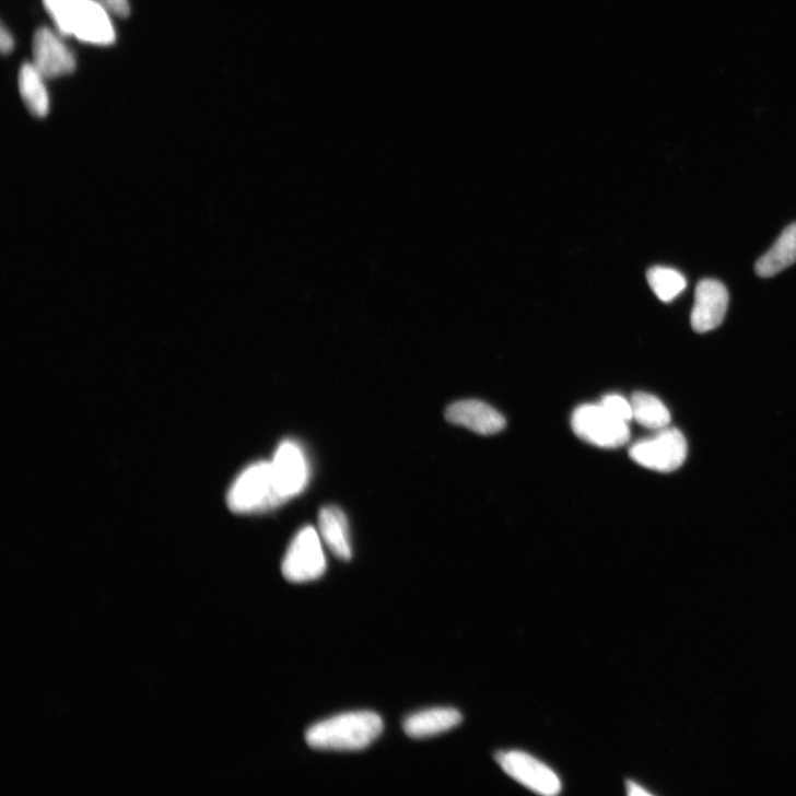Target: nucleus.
I'll return each instance as SVG.
<instances>
[{
    "label": "nucleus",
    "instance_id": "2",
    "mask_svg": "<svg viewBox=\"0 0 796 796\" xmlns=\"http://www.w3.org/2000/svg\"><path fill=\"white\" fill-rule=\"evenodd\" d=\"M271 463L258 461L246 468L227 494V505L236 514H258L282 505Z\"/></svg>",
    "mask_w": 796,
    "mask_h": 796
},
{
    "label": "nucleus",
    "instance_id": "12",
    "mask_svg": "<svg viewBox=\"0 0 796 796\" xmlns=\"http://www.w3.org/2000/svg\"><path fill=\"white\" fill-rule=\"evenodd\" d=\"M463 721L461 714L453 709H435L409 717L403 725L406 734L423 739L449 731Z\"/></svg>",
    "mask_w": 796,
    "mask_h": 796
},
{
    "label": "nucleus",
    "instance_id": "14",
    "mask_svg": "<svg viewBox=\"0 0 796 796\" xmlns=\"http://www.w3.org/2000/svg\"><path fill=\"white\" fill-rule=\"evenodd\" d=\"M796 262V223L786 227L775 244L756 264L761 278H770Z\"/></svg>",
    "mask_w": 796,
    "mask_h": 796
},
{
    "label": "nucleus",
    "instance_id": "15",
    "mask_svg": "<svg viewBox=\"0 0 796 796\" xmlns=\"http://www.w3.org/2000/svg\"><path fill=\"white\" fill-rule=\"evenodd\" d=\"M44 75L34 65H23L20 72V91L24 103L33 116L45 118L49 112V96Z\"/></svg>",
    "mask_w": 796,
    "mask_h": 796
},
{
    "label": "nucleus",
    "instance_id": "19",
    "mask_svg": "<svg viewBox=\"0 0 796 796\" xmlns=\"http://www.w3.org/2000/svg\"><path fill=\"white\" fill-rule=\"evenodd\" d=\"M607 412L620 421L630 423L633 420L631 401L619 394H610L602 398L599 403Z\"/></svg>",
    "mask_w": 796,
    "mask_h": 796
},
{
    "label": "nucleus",
    "instance_id": "13",
    "mask_svg": "<svg viewBox=\"0 0 796 796\" xmlns=\"http://www.w3.org/2000/svg\"><path fill=\"white\" fill-rule=\"evenodd\" d=\"M319 528L323 539L332 553L343 561L351 560L350 529L346 514L336 506L323 508L319 515Z\"/></svg>",
    "mask_w": 796,
    "mask_h": 796
},
{
    "label": "nucleus",
    "instance_id": "17",
    "mask_svg": "<svg viewBox=\"0 0 796 796\" xmlns=\"http://www.w3.org/2000/svg\"><path fill=\"white\" fill-rule=\"evenodd\" d=\"M648 283L663 303H670L687 286V280L681 272L668 267H653L647 272Z\"/></svg>",
    "mask_w": 796,
    "mask_h": 796
},
{
    "label": "nucleus",
    "instance_id": "21",
    "mask_svg": "<svg viewBox=\"0 0 796 796\" xmlns=\"http://www.w3.org/2000/svg\"><path fill=\"white\" fill-rule=\"evenodd\" d=\"M0 48H2L3 54H10L14 48V39L4 26L0 32Z\"/></svg>",
    "mask_w": 796,
    "mask_h": 796
},
{
    "label": "nucleus",
    "instance_id": "4",
    "mask_svg": "<svg viewBox=\"0 0 796 796\" xmlns=\"http://www.w3.org/2000/svg\"><path fill=\"white\" fill-rule=\"evenodd\" d=\"M281 570L285 580L292 583L315 581L324 575L327 561L315 528L306 527L296 534L284 555Z\"/></svg>",
    "mask_w": 796,
    "mask_h": 796
},
{
    "label": "nucleus",
    "instance_id": "6",
    "mask_svg": "<svg viewBox=\"0 0 796 796\" xmlns=\"http://www.w3.org/2000/svg\"><path fill=\"white\" fill-rule=\"evenodd\" d=\"M274 481L284 502L301 493L308 484L311 469L302 446L284 441L277 448L271 461Z\"/></svg>",
    "mask_w": 796,
    "mask_h": 796
},
{
    "label": "nucleus",
    "instance_id": "9",
    "mask_svg": "<svg viewBox=\"0 0 796 796\" xmlns=\"http://www.w3.org/2000/svg\"><path fill=\"white\" fill-rule=\"evenodd\" d=\"M70 35L81 42L103 46L113 44L116 38L107 9L93 0H83L77 10Z\"/></svg>",
    "mask_w": 796,
    "mask_h": 796
},
{
    "label": "nucleus",
    "instance_id": "16",
    "mask_svg": "<svg viewBox=\"0 0 796 796\" xmlns=\"http://www.w3.org/2000/svg\"><path fill=\"white\" fill-rule=\"evenodd\" d=\"M633 420L641 426L660 431L670 424V413L666 406L656 396L639 391L631 398Z\"/></svg>",
    "mask_w": 796,
    "mask_h": 796
},
{
    "label": "nucleus",
    "instance_id": "18",
    "mask_svg": "<svg viewBox=\"0 0 796 796\" xmlns=\"http://www.w3.org/2000/svg\"><path fill=\"white\" fill-rule=\"evenodd\" d=\"M82 2L83 0H44L47 11L63 35H70L72 19Z\"/></svg>",
    "mask_w": 796,
    "mask_h": 796
},
{
    "label": "nucleus",
    "instance_id": "10",
    "mask_svg": "<svg viewBox=\"0 0 796 796\" xmlns=\"http://www.w3.org/2000/svg\"><path fill=\"white\" fill-rule=\"evenodd\" d=\"M34 66L44 78L69 74L75 69V60L69 49L48 28H40L33 44Z\"/></svg>",
    "mask_w": 796,
    "mask_h": 796
},
{
    "label": "nucleus",
    "instance_id": "5",
    "mask_svg": "<svg viewBox=\"0 0 796 796\" xmlns=\"http://www.w3.org/2000/svg\"><path fill=\"white\" fill-rule=\"evenodd\" d=\"M657 432L655 436L634 444L630 449V457L640 466L651 470L675 471L687 458V441L676 429L666 428Z\"/></svg>",
    "mask_w": 796,
    "mask_h": 796
},
{
    "label": "nucleus",
    "instance_id": "8",
    "mask_svg": "<svg viewBox=\"0 0 796 796\" xmlns=\"http://www.w3.org/2000/svg\"><path fill=\"white\" fill-rule=\"evenodd\" d=\"M729 305L727 288L718 280L704 279L695 286L691 326L695 332L706 333L721 327Z\"/></svg>",
    "mask_w": 796,
    "mask_h": 796
},
{
    "label": "nucleus",
    "instance_id": "11",
    "mask_svg": "<svg viewBox=\"0 0 796 796\" xmlns=\"http://www.w3.org/2000/svg\"><path fill=\"white\" fill-rule=\"evenodd\" d=\"M446 420L455 425L466 428L480 435H493L506 428L505 418L490 406L475 400L459 401L452 405Z\"/></svg>",
    "mask_w": 796,
    "mask_h": 796
},
{
    "label": "nucleus",
    "instance_id": "3",
    "mask_svg": "<svg viewBox=\"0 0 796 796\" xmlns=\"http://www.w3.org/2000/svg\"><path fill=\"white\" fill-rule=\"evenodd\" d=\"M571 425L578 438L600 448L622 447L631 437L629 423L612 417L600 405L577 408L572 415Z\"/></svg>",
    "mask_w": 796,
    "mask_h": 796
},
{
    "label": "nucleus",
    "instance_id": "20",
    "mask_svg": "<svg viewBox=\"0 0 796 796\" xmlns=\"http://www.w3.org/2000/svg\"><path fill=\"white\" fill-rule=\"evenodd\" d=\"M99 3L120 17H128L130 14L128 0H99Z\"/></svg>",
    "mask_w": 796,
    "mask_h": 796
},
{
    "label": "nucleus",
    "instance_id": "7",
    "mask_svg": "<svg viewBox=\"0 0 796 796\" xmlns=\"http://www.w3.org/2000/svg\"><path fill=\"white\" fill-rule=\"evenodd\" d=\"M496 762L508 775L536 793L557 795L561 792L559 776L548 765L526 752H501L496 754Z\"/></svg>",
    "mask_w": 796,
    "mask_h": 796
},
{
    "label": "nucleus",
    "instance_id": "1",
    "mask_svg": "<svg viewBox=\"0 0 796 796\" xmlns=\"http://www.w3.org/2000/svg\"><path fill=\"white\" fill-rule=\"evenodd\" d=\"M383 727L374 713H350L317 724L307 731L306 741L316 750L360 751L379 737Z\"/></svg>",
    "mask_w": 796,
    "mask_h": 796
},
{
    "label": "nucleus",
    "instance_id": "22",
    "mask_svg": "<svg viewBox=\"0 0 796 796\" xmlns=\"http://www.w3.org/2000/svg\"><path fill=\"white\" fill-rule=\"evenodd\" d=\"M627 786L629 795H651L649 792L632 781H628Z\"/></svg>",
    "mask_w": 796,
    "mask_h": 796
}]
</instances>
